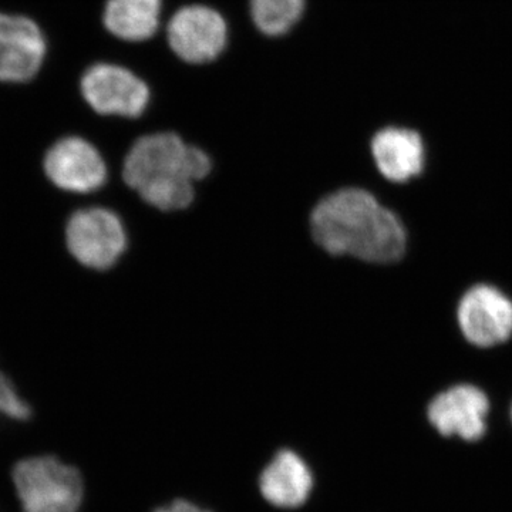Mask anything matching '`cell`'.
I'll use <instances>...</instances> for the list:
<instances>
[{
	"label": "cell",
	"mask_w": 512,
	"mask_h": 512,
	"mask_svg": "<svg viewBox=\"0 0 512 512\" xmlns=\"http://www.w3.org/2000/svg\"><path fill=\"white\" fill-rule=\"evenodd\" d=\"M309 224L313 241L329 255L392 264L406 252L402 221L362 188H342L323 197Z\"/></svg>",
	"instance_id": "6da1fadb"
},
{
	"label": "cell",
	"mask_w": 512,
	"mask_h": 512,
	"mask_svg": "<svg viewBox=\"0 0 512 512\" xmlns=\"http://www.w3.org/2000/svg\"><path fill=\"white\" fill-rule=\"evenodd\" d=\"M212 170L211 157L174 131H157L134 141L123 164L124 183L158 211L190 207L195 183Z\"/></svg>",
	"instance_id": "7a4b0ae2"
},
{
	"label": "cell",
	"mask_w": 512,
	"mask_h": 512,
	"mask_svg": "<svg viewBox=\"0 0 512 512\" xmlns=\"http://www.w3.org/2000/svg\"><path fill=\"white\" fill-rule=\"evenodd\" d=\"M13 483L25 512H79L83 478L55 457L26 458L13 468Z\"/></svg>",
	"instance_id": "3957f363"
},
{
	"label": "cell",
	"mask_w": 512,
	"mask_h": 512,
	"mask_svg": "<svg viewBox=\"0 0 512 512\" xmlns=\"http://www.w3.org/2000/svg\"><path fill=\"white\" fill-rule=\"evenodd\" d=\"M168 49L188 66L217 62L229 45L228 20L205 3H187L175 10L165 26Z\"/></svg>",
	"instance_id": "277c9868"
},
{
	"label": "cell",
	"mask_w": 512,
	"mask_h": 512,
	"mask_svg": "<svg viewBox=\"0 0 512 512\" xmlns=\"http://www.w3.org/2000/svg\"><path fill=\"white\" fill-rule=\"evenodd\" d=\"M64 239L73 258L96 271L116 265L127 248L126 228L119 215L103 207L74 212L67 221Z\"/></svg>",
	"instance_id": "5b68a950"
},
{
	"label": "cell",
	"mask_w": 512,
	"mask_h": 512,
	"mask_svg": "<svg viewBox=\"0 0 512 512\" xmlns=\"http://www.w3.org/2000/svg\"><path fill=\"white\" fill-rule=\"evenodd\" d=\"M80 89L86 103L101 116L138 119L151 103L150 84L120 64H93L84 72Z\"/></svg>",
	"instance_id": "8992f818"
},
{
	"label": "cell",
	"mask_w": 512,
	"mask_h": 512,
	"mask_svg": "<svg viewBox=\"0 0 512 512\" xmlns=\"http://www.w3.org/2000/svg\"><path fill=\"white\" fill-rule=\"evenodd\" d=\"M50 183L74 194H90L107 181V165L100 151L82 137H64L50 147L45 157Z\"/></svg>",
	"instance_id": "52a82bcc"
},
{
	"label": "cell",
	"mask_w": 512,
	"mask_h": 512,
	"mask_svg": "<svg viewBox=\"0 0 512 512\" xmlns=\"http://www.w3.org/2000/svg\"><path fill=\"white\" fill-rule=\"evenodd\" d=\"M458 325L473 345H500L512 335V302L493 286H474L458 306Z\"/></svg>",
	"instance_id": "ba28073f"
},
{
	"label": "cell",
	"mask_w": 512,
	"mask_h": 512,
	"mask_svg": "<svg viewBox=\"0 0 512 512\" xmlns=\"http://www.w3.org/2000/svg\"><path fill=\"white\" fill-rule=\"evenodd\" d=\"M45 56V36L32 19L0 13V82H28Z\"/></svg>",
	"instance_id": "9c48e42d"
},
{
	"label": "cell",
	"mask_w": 512,
	"mask_h": 512,
	"mask_svg": "<svg viewBox=\"0 0 512 512\" xmlns=\"http://www.w3.org/2000/svg\"><path fill=\"white\" fill-rule=\"evenodd\" d=\"M488 410L487 396L478 387L461 384L434 397L427 416L441 436L477 441L487 430Z\"/></svg>",
	"instance_id": "30bf717a"
},
{
	"label": "cell",
	"mask_w": 512,
	"mask_h": 512,
	"mask_svg": "<svg viewBox=\"0 0 512 512\" xmlns=\"http://www.w3.org/2000/svg\"><path fill=\"white\" fill-rule=\"evenodd\" d=\"M258 485L266 503L281 510H296L311 498L315 476L301 454L282 448L261 471Z\"/></svg>",
	"instance_id": "8fae6325"
},
{
	"label": "cell",
	"mask_w": 512,
	"mask_h": 512,
	"mask_svg": "<svg viewBox=\"0 0 512 512\" xmlns=\"http://www.w3.org/2000/svg\"><path fill=\"white\" fill-rule=\"evenodd\" d=\"M370 151L377 170L393 183H406L423 171V140L410 128L386 127L377 131Z\"/></svg>",
	"instance_id": "7c38bea8"
},
{
	"label": "cell",
	"mask_w": 512,
	"mask_h": 512,
	"mask_svg": "<svg viewBox=\"0 0 512 512\" xmlns=\"http://www.w3.org/2000/svg\"><path fill=\"white\" fill-rule=\"evenodd\" d=\"M163 10L164 0H107L104 28L123 42H147L160 30Z\"/></svg>",
	"instance_id": "4fadbf2b"
},
{
	"label": "cell",
	"mask_w": 512,
	"mask_h": 512,
	"mask_svg": "<svg viewBox=\"0 0 512 512\" xmlns=\"http://www.w3.org/2000/svg\"><path fill=\"white\" fill-rule=\"evenodd\" d=\"M308 0H248L249 19L268 39L288 36L301 23Z\"/></svg>",
	"instance_id": "5bb4252c"
},
{
	"label": "cell",
	"mask_w": 512,
	"mask_h": 512,
	"mask_svg": "<svg viewBox=\"0 0 512 512\" xmlns=\"http://www.w3.org/2000/svg\"><path fill=\"white\" fill-rule=\"evenodd\" d=\"M0 413L13 420H28L32 410L19 396L15 384L5 375H0Z\"/></svg>",
	"instance_id": "9a60e30c"
},
{
	"label": "cell",
	"mask_w": 512,
	"mask_h": 512,
	"mask_svg": "<svg viewBox=\"0 0 512 512\" xmlns=\"http://www.w3.org/2000/svg\"><path fill=\"white\" fill-rule=\"evenodd\" d=\"M153 512H212L210 510H205V508L200 507V505L191 503L188 500H175L173 503L163 505V507H158L157 510Z\"/></svg>",
	"instance_id": "2e32d148"
}]
</instances>
